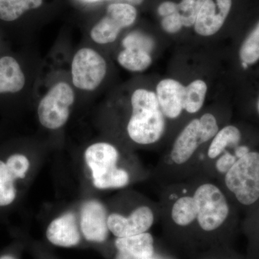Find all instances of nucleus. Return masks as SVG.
Instances as JSON below:
<instances>
[{
    "label": "nucleus",
    "mask_w": 259,
    "mask_h": 259,
    "mask_svg": "<svg viewBox=\"0 0 259 259\" xmlns=\"http://www.w3.org/2000/svg\"><path fill=\"white\" fill-rule=\"evenodd\" d=\"M161 218L180 229L220 231L231 218L228 196L217 181L197 174L166 185L161 194Z\"/></svg>",
    "instance_id": "1"
},
{
    "label": "nucleus",
    "mask_w": 259,
    "mask_h": 259,
    "mask_svg": "<svg viewBox=\"0 0 259 259\" xmlns=\"http://www.w3.org/2000/svg\"><path fill=\"white\" fill-rule=\"evenodd\" d=\"M131 102L132 113L127 125L130 139L143 146L156 144L166 132V118L156 93L146 89H138L133 93Z\"/></svg>",
    "instance_id": "2"
},
{
    "label": "nucleus",
    "mask_w": 259,
    "mask_h": 259,
    "mask_svg": "<svg viewBox=\"0 0 259 259\" xmlns=\"http://www.w3.org/2000/svg\"><path fill=\"white\" fill-rule=\"evenodd\" d=\"M84 158L97 189L123 188L129 185L131 176L127 170L118 166L120 153L113 145L105 142L91 145L87 148Z\"/></svg>",
    "instance_id": "3"
},
{
    "label": "nucleus",
    "mask_w": 259,
    "mask_h": 259,
    "mask_svg": "<svg viewBox=\"0 0 259 259\" xmlns=\"http://www.w3.org/2000/svg\"><path fill=\"white\" fill-rule=\"evenodd\" d=\"M218 182L242 205L250 206L258 202L259 152L250 151L238 158Z\"/></svg>",
    "instance_id": "4"
},
{
    "label": "nucleus",
    "mask_w": 259,
    "mask_h": 259,
    "mask_svg": "<svg viewBox=\"0 0 259 259\" xmlns=\"http://www.w3.org/2000/svg\"><path fill=\"white\" fill-rule=\"evenodd\" d=\"M74 101V90L69 83L59 81L53 85L37 107L40 124L49 130L62 127L69 120L71 107Z\"/></svg>",
    "instance_id": "5"
},
{
    "label": "nucleus",
    "mask_w": 259,
    "mask_h": 259,
    "mask_svg": "<svg viewBox=\"0 0 259 259\" xmlns=\"http://www.w3.org/2000/svg\"><path fill=\"white\" fill-rule=\"evenodd\" d=\"M107 65L101 54L90 48H83L71 62V79L75 88L83 91L96 90L106 76Z\"/></svg>",
    "instance_id": "6"
},
{
    "label": "nucleus",
    "mask_w": 259,
    "mask_h": 259,
    "mask_svg": "<svg viewBox=\"0 0 259 259\" xmlns=\"http://www.w3.org/2000/svg\"><path fill=\"white\" fill-rule=\"evenodd\" d=\"M137 18V10L126 3H112L107 7L106 15L90 32L92 40L96 44H111L117 40L123 28L131 26Z\"/></svg>",
    "instance_id": "7"
},
{
    "label": "nucleus",
    "mask_w": 259,
    "mask_h": 259,
    "mask_svg": "<svg viewBox=\"0 0 259 259\" xmlns=\"http://www.w3.org/2000/svg\"><path fill=\"white\" fill-rule=\"evenodd\" d=\"M157 217L156 208L147 204L139 206L127 215L112 213L107 218L109 231L117 238H124L146 233Z\"/></svg>",
    "instance_id": "8"
},
{
    "label": "nucleus",
    "mask_w": 259,
    "mask_h": 259,
    "mask_svg": "<svg viewBox=\"0 0 259 259\" xmlns=\"http://www.w3.org/2000/svg\"><path fill=\"white\" fill-rule=\"evenodd\" d=\"M232 0H205L194 23V30L201 36L217 33L231 12Z\"/></svg>",
    "instance_id": "9"
},
{
    "label": "nucleus",
    "mask_w": 259,
    "mask_h": 259,
    "mask_svg": "<svg viewBox=\"0 0 259 259\" xmlns=\"http://www.w3.org/2000/svg\"><path fill=\"white\" fill-rule=\"evenodd\" d=\"M107 213L103 204L91 200L83 204L81 211V229L89 241L102 243L108 236Z\"/></svg>",
    "instance_id": "10"
},
{
    "label": "nucleus",
    "mask_w": 259,
    "mask_h": 259,
    "mask_svg": "<svg viewBox=\"0 0 259 259\" xmlns=\"http://www.w3.org/2000/svg\"><path fill=\"white\" fill-rule=\"evenodd\" d=\"M241 131L236 126L228 125L220 129L207 145L205 152L201 155L198 174L223 153H229L235 156V149L241 144Z\"/></svg>",
    "instance_id": "11"
},
{
    "label": "nucleus",
    "mask_w": 259,
    "mask_h": 259,
    "mask_svg": "<svg viewBox=\"0 0 259 259\" xmlns=\"http://www.w3.org/2000/svg\"><path fill=\"white\" fill-rule=\"evenodd\" d=\"M185 87L174 79H162L156 86V95L162 112L168 120H177L185 111Z\"/></svg>",
    "instance_id": "12"
},
{
    "label": "nucleus",
    "mask_w": 259,
    "mask_h": 259,
    "mask_svg": "<svg viewBox=\"0 0 259 259\" xmlns=\"http://www.w3.org/2000/svg\"><path fill=\"white\" fill-rule=\"evenodd\" d=\"M48 240L54 245L71 247L79 243L80 233L76 215L67 212L56 218L48 227Z\"/></svg>",
    "instance_id": "13"
},
{
    "label": "nucleus",
    "mask_w": 259,
    "mask_h": 259,
    "mask_svg": "<svg viewBox=\"0 0 259 259\" xmlns=\"http://www.w3.org/2000/svg\"><path fill=\"white\" fill-rule=\"evenodd\" d=\"M115 246L119 251L118 259H146L154 253V240L151 233L117 238Z\"/></svg>",
    "instance_id": "14"
},
{
    "label": "nucleus",
    "mask_w": 259,
    "mask_h": 259,
    "mask_svg": "<svg viewBox=\"0 0 259 259\" xmlns=\"http://www.w3.org/2000/svg\"><path fill=\"white\" fill-rule=\"evenodd\" d=\"M25 84V76L18 61L12 56L0 59V94L17 93Z\"/></svg>",
    "instance_id": "15"
},
{
    "label": "nucleus",
    "mask_w": 259,
    "mask_h": 259,
    "mask_svg": "<svg viewBox=\"0 0 259 259\" xmlns=\"http://www.w3.org/2000/svg\"><path fill=\"white\" fill-rule=\"evenodd\" d=\"M42 0H0V20L13 22L29 10L37 9Z\"/></svg>",
    "instance_id": "16"
},
{
    "label": "nucleus",
    "mask_w": 259,
    "mask_h": 259,
    "mask_svg": "<svg viewBox=\"0 0 259 259\" xmlns=\"http://www.w3.org/2000/svg\"><path fill=\"white\" fill-rule=\"evenodd\" d=\"M117 61L124 69L141 72L150 67L152 57L147 51L136 49H124L117 56Z\"/></svg>",
    "instance_id": "17"
},
{
    "label": "nucleus",
    "mask_w": 259,
    "mask_h": 259,
    "mask_svg": "<svg viewBox=\"0 0 259 259\" xmlns=\"http://www.w3.org/2000/svg\"><path fill=\"white\" fill-rule=\"evenodd\" d=\"M207 93V85L203 80L192 81L185 88V111L190 115L197 113L203 107Z\"/></svg>",
    "instance_id": "18"
},
{
    "label": "nucleus",
    "mask_w": 259,
    "mask_h": 259,
    "mask_svg": "<svg viewBox=\"0 0 259 259\" xmlns=\"http://www.w3.org/2000/svg\"><path fill=\"white\" fill-rule=\"evenodd\" d=\"M17 180L6 163L0 160V207H8L16 199Z\"/></svg>",
    "instance_id": "19"
},
{
    "label": "nucleus",
    "mask_w": 259,
    "mask_h": 259,
    "mask_svg": "<svg viewBox=\"0 0 259 259\" xmlns=\"http://www.w3.org/2000/svg\"><path fill=\"white\" fill-rule=\"evenodd\" d=\"M239 56L244 67L259 60V22L242 44Z\"/></svg>",
    "instance_id": "20"
},
{
    "label": "nucleus",
    "mask_w": 259,
    "mask_h": 259,
    "mask_svg": "<svg viewBox=\"0 0 259 259\" xmlns=\"http://www.w3.org/2000/svg\"><path fill=\"white\" fill-rule=\"evenodd\" d=\"M205 0H182L179 3V13L184 26L194 25L199 11Z\"/></svg>",
    "instance_id": "21"
},
{
    "label": "nucleus",
    "mask_w": 259,
    "mask_h": 259,
    "mask_svg": "<svg viewBox=\"0 0 259 259\" xmlns=\"http://www.w3.org/2000/svg\"><path fill=\"white\" fill-rule=\"evenodd\" d=\"M5 163L17 180H23L25 178L30 166L28 157L21 153L11 155Z\"/></svg>",
    "instance_id": "22"
},
{
    "label": "nucleus",
    "mask_w": 259,
    "mask_h": 259,
    "mask_svg": "<svg viewBox=\"0 0 259 259\" xmlns=\"http://www.w3.org/2000/svg\"><path fill=\"white\" fill-rule=\"evenodd\" d=\"M124 49H141L150 53L154 47V42L147 35L140 32L130 33L122 40Z\"/></svg>",
    "instance_id": "23"
},
{
    "label": "nucleus",
    "mask_w": 259,
    "mask_h": 259,
    "mask_svg": "<svg viewBox=\"0 0 259 259\" xmlns=\"http://www.w3.org/2000/svg\"><path fill=\"white\" fill-rule=\"evenodd\" d=\"M161 27L167 33L175 34L180 32L184 27L180 13H176L163 18L161 20Z\"/></svg>",
    "instance_id": "24"
},
{
    "label": "nucleus",
    "mask_w": 259,
    "mask_h": 259,
    "mask_svg": "<svg viewBox=\"0 0 259 259\" xmlns=\"http://www.w3.org/2000/svg\"><path fill=\"white\" fill-rule=\"evenodd\" d=\"M176 13H179V6L177 3H174V2H163L158 8V15L163 18Z\"/></svg>",
    "instance_id": "25"
},
{
    "label": "nucleus",
    "mask_w": 259,
    "mask_h": 259,
    "mask_svg": "<svg viewBox=\"0 0 259 259\" xmlns=\"http://www.w3.org/2000/svg\"><path fill=\"white\" fill-rule=\"evenodd\" d=\"M107 1H113L115 3H126L131 5H141L144 0H107Z\"/></svg>",
    "instance_id": "26"
},
{
    "label": "nucleus",
    "mask_w": 259,
    "mask_h": 259,
    "mask_svg": "<svg viewBox=\"0 0 259 259\" xmlns=\"http://www.w3.org/2000/svg\"><path fill=\"white\" fill-rule=\"evenodd\" d=\"M0 259H16L15 257H13V255H3V256L0 257Z\"/></svg>",
    "instance_id": "27"
},
{
    "label": "nucleus",
    "mask_w": 259,
    "mask_h": 259,
    "mask_svg": "<svg viewBox=\"0 0 259 259\" xmlns=\"http://www.w3.org/2000/svg\"><path fill=\"white\" fill-rule=\"evenodd\" d=\"M87 2H90V3H93V2H97L99 0H86Z\"/></svg>",
    "instance_id": "28"
},
{
    "label": "nucleus",
    "mask_w": 259,
    "mask_h": 259,
    "mask_svg": "<svg viewBox=\"0 0 259 259\" xmlns=\"http://www.w3.org/2000/svg\"><path fill=\"white\" fill-rule=\"evenodd\" d=\"M257 108H258V114H259V100L258 102V105H257Z\"/></svg>",
    "instance_id": "29"
},
{
    "label": "nucleus",
    "mask_w": 259,
    "mask_h": 259,
    "mask_svg": "<svg viewBox=\"0 0 259 259\" xmlns=\"http://www.w3.org/2000/svg\"><path fill=\"white\" fill-rule=\"evenodd\" d=\"M146 259H152V258H146Z\"/></svg>",
    "instance_id": "30"
}]
</instances>
